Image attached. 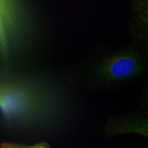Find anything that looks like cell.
I'll return each instance as SVG.
<instances>
[{"label": "cell", "mask_w": 148, "mask_h": 148, "mask_svg": "<svg viewBox=\"0 0 148 148\" xmlns=\"http://www.w3.org/2000/svg\"><path fill=\"white\" fill-rule=\"evenodd\" d=\"M142 69L139 58L132 51H121L108 57L99 69L101 76L110 81L125 80L136 76Z\"/></svg>", "instance_id": "obj_1"}, {"label": "cell", "mask_w": 148, "mask_h": 148, "mask_svg": "<svg viewBox=\"0 0 148 148\" xmlns=\"http://www.w3.org/2000/svg\"><path fill=\"white\" fill-rule=\"evenodd\" d=\"M0 148H50L46 143H39L34 145H25L11 142H4L0 144Z\"/></svg>", "instance_id": "obj_2"}, {"label": "cell", "mask_w": 148, "mask_h": 148, "mask_svg": "<svg viewBox=\"0 0 148 148\" xmlns=\"http://www.w3.org/2000/svg\"><path fill=\"white\" fill-rule=\"evenodd\" d=\"M10 0H0V29L10 12Z\"/></svg>", "instance_id": "obj_3"}]
</instances>
